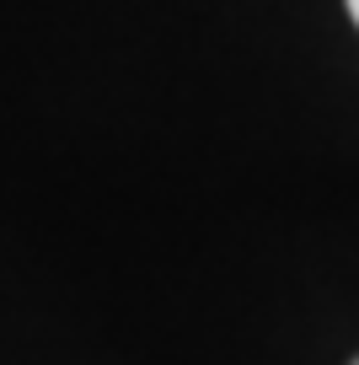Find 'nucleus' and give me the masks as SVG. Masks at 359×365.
Returning <instances> with one entry per match:
<instances>
[{
    "instance_id": "nucleus-1",
    "label": "nucleus",
    "mask_w": 359,
    "mask_h": 365,
    "mask_svg": "<svg viewBox=\"0 0 359 365\" xmlns=\"http://www.w3.org/2000/svg\"><path fill=\"white\" fill-rule=\"evenodd\" d=\"M348 11H354V22H359V0H348Z\"/></svg>"
},
{
    "instance_id": "nucleus-2",
    "label": "nucleus",
    "mask_w": 359,
    "mask_h": 365,
    "mask_svg": "<svg viewBox=\"0 0 359 365\" xmlns=\"http://www.w3.org/2000/svg\"><path fill=\"white\" fill-rule=\"evenodd\" d=\"M354 365H359V360H354Z\"/></svg>"
}]
</instances>
